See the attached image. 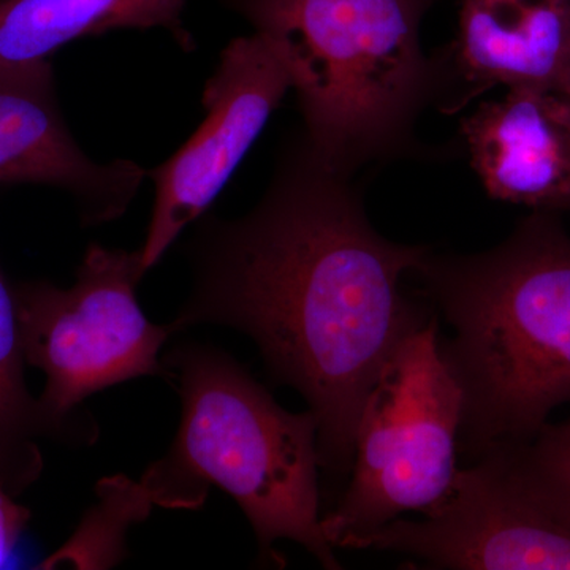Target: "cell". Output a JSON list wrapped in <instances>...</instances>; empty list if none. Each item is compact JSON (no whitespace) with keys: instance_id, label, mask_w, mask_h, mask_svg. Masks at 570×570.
I'll return each instance as SVG.
<instances>
[{"instance_id":"6da1fadb","label":"cell","mask_w":570,"mask_h":570,"mask_svg":"<svg viewBox=\"0 0 570 570\" xmlns=\"http://www.w3.org/2000/svg\"><path fill=\"white\" fill-rule=\"evenodd\" d=\"M351 178L305 135L292 140L249 213L195 223L193 288L170 324L249 336L273 381L305 397L321 469L336 482L351 475L356 423L382 366L434 316L401 288L430 247L379 234Z\"/></svg>"},{"instance_id":"7a4b0ae2","label":"cell","mask_w":570,"mask_h":570,"mask_svg":"<svg viewBox=\"0 0 570 570\" xmlns=\"http://www.w3.org/2000/svg\"><path fill=\"white\" fill-rule=\"evenodd\" d=\"M412 275L452 330L441 354L463 395L460 452L524 444L570 403V236L532 212L498 246L428 250Z\"/></svg>"},{"instance_id":"3957f363","label":"cell","mask_w":570,"mask_h":570,"mask_svg":"<svg viewBox=\"0 0 570 570\" xmlns=\"http://www.w3.org/2000/svg\"><path fill=\"white\" fill-rule=\"evenodd\" d=\"M175 379L183 420L170 452L142 475L154 504L197 509L212 485L246 513L262 557L276 540L305 547L322 568L341 569L322 530L317 423L292 414L268 390L216 348L186 344L164 360Z\"/></svg>"},{"instance_id":"277c9868","label":"cell","mask_w":570,"mask_h":570,"mask_svg":"<svg viewBox=\"0 0 570 570\" xmlns=\"http://www.w3.org/2000/svg\"><path fill=\"white\" fill-rule=\"evenodd\" d=\"M283 51L314 151L341 174L404 153L438 99L423 51L434 0H223Z\"/></svg>"},{"instance_id":"5b68a950","label":"cell","mask_w":570,"mask_h":570,"mask_svg":"<svg viewBox=\"0 0 570 570\" xmlns=\"http://www.w3.org/2000/svg\"><path fill=\"white\" fill-rule=\"evenodd\" d=\"M438 314L389 356L356 423L354 464L322 515L333 547L409 512H426L459 475L463 395L439 347Z\"/></svg>"},{"instance_id":"8992f818","label":"cell","mask_w":570,"mask_h":570,"mask_svg":"<svg viewBox=\"0 0 570 570\" xmlns=\"http://www.w3.org/2000/svg\"><path fill=\"white\" fill-rule=\"evenodd\" d=\"M145 275L140 247L91 245L71 287L14 285L26 363L47 376L39 406L50 430L94 393L165 373L159 352L175 332L142 314L137 287Z\"/></svg>"},{"instance_id":"52a82bcc","label":"cell","mask_w":570,"mask_h":570,"mask_svg":"<svg viewBox=\"0 0 570 570\" xmlns=\"http://www.w3.org/2000/svg\"><path fill=\"white\" fill-rule=\"evenodd\" d=\"M292 88L283 51L266 33L236 37L224 48L202 94L200 127L148 170L156 197L140 247L146 273L205 216Z\"/></svg>"},{"instance_id":"ba28073f","label":"cell","mask_w":570,"mask_h":570,"mask_svg":"<svg viewBox=\"0 0 570 570\" xmlns=\"http://www.w3.org/2000/svg\"><path fill=\"white\" fill-rule=\"evenodd\" d=\"M341 549L395 551L428 569L570 570V528L493 452L460 468L448 497L422 519L400 517Z\"/></svg>"},{"instance_id":"9c48e42d","label":"cell","mask_w":570,"mask_h":570,"mask_svg":"<svg viewBox=\"0 0 570 570\" xmlns=\"http://www.w3.org/2000/svg\"><path fill=\"white\" fill-rule=\"evenodd\" d=\"M148 170L134 160L97 163L63 118L50 61L0 63V186L36 184L70 195L86 227L124 216Z\"/></svg>"},{"instance_id":"30bf717a","label":"cell","mask_w":570,"mask_h":570,"mask_svg":"<svg viewBox=\"0 0 570 570\" xmlns=\"http://www.w3.org/2000/svg\"><path fill=\"white\" fill-rule=\"evenodd\" d=\"M459 29L438 55V99L455 112L490 89L570 97V0H456Z\"/></svg>"},{"instance_id":"8fae6325","label":"cell","mask_w":570,"mask_h":570,"mask_svg":"<svg viewBox=\"0 0 570 570\" xmlns=\"http://www.w3.org/2000/svg\"><path fill=\"white\" fill-rule=\"evenodd\" d=\"M469 159L491 198L570 213V97L508 89L461 122Z\"/></svg>"},{"instance_id":"7c38bea8","label":"cell","mask_w":570,"mask_h":570,"mask_svg":"<svg viewBox=\"0 0 570 570\" xmlns=\"http://www.w3.org/2000/svg\"><path fill=\"white\" fill-rule=\"evenodd\" d=\"M189 0H0V63L50 61L82 37L160 29L184 52L197 48L184 24Z\"/></svg>"},{"instance_id":"4fadbf2b","label":"cell","mask_w":570,"mask_h":570,"mask_svg":"<svg viewBox=\"0 0 570 570\" xmlns=\"http://www.w3.org/2000/svg\"><path fill=\"white\" fill-rule=\"evenodd\" d=\"M24 363L14 287L0 268V480L11 494L39 478L41 459L33 438L50 430L39 401L26 387Z\"/></svg>"},{"instance_id":"5bb4252c","label":"cell","mask_w":570,"mask_h":570,"mask_svg":"<svg viewBox=\"0 0 570 570\" xmlns=\"http://www.w3.org/2000/svg\"><path fill=\"white\" fill-rule=\"evenodd\" d=\"M99 494L102 502L86 517L70 542L45 562V569L62 561H73L78 569L115 564L122 557L124 532L130 523L145 519L154 505L141 483L124 478L105 479Z\"/></svg>"},{"instance_id":"9a60e30c","label":"cell","mask_w":570,"mask_h":570,"mask_svg":"<svg viewBox=\"0 0 570 570\" xmlns=\"http://www.w3.org/2000/svg\"><path fill=\"white\" fill-rule=\"evenodd\" d=\"M490 452L498 453L531 497L570 528V417L546 423L524 444Z\"/></svg>"},{"instance_id":"2e32d148","label":"cell","mask_w":570,"mask_h":570,"mask_svg":"<svg viewBox=\"0 0 570 570\" xmlns=\"http://www.w3.org/2000/svg\"><path fill=\"white\" fill-rule=\"evenodd\" d=\"M28 509L18 505L11 499V493L0 480V568L9 561L10 554L13 553L21 532L28 524Z\"/></svg>"}]
</instances>
